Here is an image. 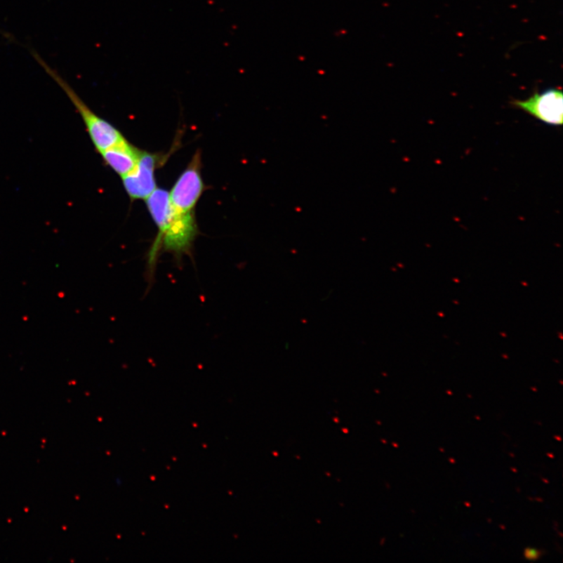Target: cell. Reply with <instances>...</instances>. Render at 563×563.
Returning <instances> with one entry per match:
<instances>
[{
  "instance_id": "1",
  "label": "cell",
  "mask_w": 563,
  "mask_h": 563,
  "mask_svg": "<svg viewBox=\"0 0 563 563\" xmlns=\"http://www.w3.org/2000/svg\"><path fill=\"white\" fill-rule=\"evenodd\" d=\"M27 50L29 51L32 57L36 60L37 63L44 68L47 74H49L53 80L62 88V91L69 98L74 107L77 108L82 121L85 124L88 135L91 137L95 150L100 154L126 139L119 130L117 129L111 123L95 114L85 104V102L79 98V95L74 91L72 87L67 84V81L64 78H62L61 75L54 68L48 65L33 47L27 46Z\"/></svg>"
},
{
  "instance_id": "2",
  "label": "cell",
  "mask_w": 563,
  "mask_h": 563,
  "mask_svg": "<svg viewBox=\"0 0 563 563\" xmlns=\"http://www.w3.org/2000/svg\"><path fill=\"white\" fill-rule=\"evenodd\" d=\"M205 189L201 175V155L198 150L169 192L171 208L182 214L195 213L197 204Z\"/></svg>"
},
{
  "instance_id": "3",
  "label": "cell",
  "mask_w": 563,
  "mask_h": 563,
  "mask_svg": "<svg viewBox=\"0 0 563 563\" xmlns=\"http://www.w3.org/2000/svg\"><path fill=\"white\" fill-rule=\"evenodd\" d=\"M168 156L142 150L135 168L121 177L124 187L132 201H145L157 188L155 178L157 168L166 161Z\"/></svg>"
},
{
  "instance_id": "4",
  "label": "cell",
  "mask_w": 563,
  "mask_h": 563,
  "mask_svg": "<svg viewBox=\"0 0 563 563\" xmlns=\"http://www.w3.org/2000/svg\"><path fill=\"white\" fill-rule=\"evenodd\" d=\"M514 107L548 126H561L563 121V97L560 88H548L531 97L512 101Z\"/></svg>"
},
{
  "instance_id": "5",
  "label": "cell",
  "mask_w": 563,
  "mask_h": 563,
  "mask_svg": "<svg viewBox=\"0 0 563 563\" xmlns=\"http://www.w3.org/2000/svg\"><path fill=\"white\" fill-rule=\"evenodd\" d=\"M141 153L142 150L125 139L102 151L100 154L107 166L123 177L135 168Z\"/></svg>"
},
{
  "instance_id": "6",
  "label": "cell",
  "mask_w": 563,
  "mask_h": 563,
  "mask_svg": "<svg viewBox=\"0 0 563 563\" xmlns=\"http://www.w3.org/2000/svg\"><path fill=\"white\" fill-rule=\"evenodd\" d=\"M525 556L527 559L536 560L540 557V552L538 550H535V549H526Z\"/></svg>"
}]
</instances>
